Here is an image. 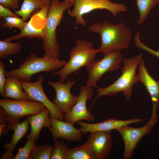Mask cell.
<instances>
[{"instance_id":"obj_1","label":"cell","mask_w":159,"mask_h":159,"mask_svg":"<svg viewBox=\"0 0 159 159\" xmlns=\"http://www.w3.org/2000/svg\"><path fill=\"white\" fill-rule=\"evenodd\" d=\"M88 30L100 35L101 42L99 49L104 54L127 48L132 36L131 29L125 23L114 24L105 20L102 23L90 25Z\"/></svg>"},{"instance_id":"obj_2","label":"cell","mask_w":159,"mask_h":159,"mask_svg":"<svg viewBox=\"0 0 159 159\" xmlns=\"http://www.w3.org/2000/svg\"><path fill=\"white\" fill-rule=\"evenodd\" d=\"M73 5L72 3L65 0L60 2L59 0H51L43 29L42 49L45 54L59 59V46L56 29L63 18L64 12Z\"/></svg>"},{"instance_id":"obj_3","label":"cell","mask_w":159,"mask_h":159,"mask_svg":"<svg viewBox=\"0 0 159 159\" xmlns=\"http://www.w3.org/2000/svg\"><path fill=\"white\" fill-rule=\"evenodd\" d=\"M143 54L122 60L123 65L122 74L113 83L105 88L98 87V94L93 100L92 105L99 97L102 96H112L120 92L123 93L125 99L128 101L132 96L133 85L137 82L136 72Z\"/></svg>"},{"instance_id":"obj_4","label":"cell","mask_w":159,"mask_h":159,"mask_svg":"<svg viewBox=\"0 0 159 159\" xmlns=\"http://www.w3.org/2000/svg\"><path fill=\"white\" fill-rule=\"evenodd\" d=\"M67 62L59 60L52 56L44 54L42 57H38L36 53H32L17 69L6 72V76H13L20 80L30 82L32 76L41 72L48 73L63 67Z\"/></svg>"},{"instance_id":"obj_5","label":"cell","mask_w":159,"mask_h":159,"mask_svg":"<svg viewBox=\"0 0 159 159\" xmlns=\"http://www.w3.org/2000/svg\"><path fill=\"white\" fill-rule=\"evenodd\" d=\"M100 52V49H96L91 42L85 39L81 40L77 39L75 46L69 52L68 61L60 70L52 74L59 75V81L63 82L71 73L86 67L95 60L96 54Z\"/></svg>"},{"instance_id":"obj_6","label":"cell","mask_w":159,"mask_h":159,"mask_svg":"<svg viewBox=\"0 0 159 159\" xmlns=\"http://www.w3.org/2000/svg\"><path fill=\"white\" fill-rule=\"evenodd\" d=\"M0 106L5 112L8 120L9 130H14L21 118L38 113L46 108L40 102L28 100H0Z\"/></svg>"},{"instance_id":"obj_7","label":"cell","mask_w":159,"mask_h":159,"mask_svg":"<svg viewBox=\"0 0 159 159\" xmlns=\"http://www.w3.org/2000/svg\"><path fill=\"white\" fill-rule=\"evenodd\" d=\"M73 6V9L69 11L68 14L70 17L75 18V28L79 24L85 27L87 22L83 15L95 10H107L115 17L120 13L127 11L128 9L124 4L114 3L110 0H75Z\"/></svg>"},{"instance_id":"obj_8","label":"cell","mask_w":159,"mask_h":159,"mask_svg":"<svg viewBox=\"0 0 159 159\" xmlns=\"http://www.w3.org/2000/svg\"><path fill=\"white\" fill-rule=\"evenodd\" d=\"M157 107L153 106L151 118L143 126L135 128L128 125L117 128V130L122 138L124 146V159H130L133 151L141 139L150 132L157 122Z\"/></svg>"},{"instance_id":"obj_9","label":"cell","mask_w":159,"mask_h":159,"mask_svg":"<svg viewBox=\"0 0 159 159\" xmlns=\"http://www.w3.org/2000/svg\"><path fill=\"white\" fill-rule=\"evenodd\" d=\"M104 55L101 59L95 60L86 67L88 74L86 85L97 88V83L104 74L119 68L122 58L120 51L112 52Z\"/></svg>"},{"instance_id":"obj_10","label":"cell","mask_w":159,"mask_h":159,"mask_svg":"<svg viewBox=\"0 0 159 159\" xmlns=\"http://www.w3.org/2000/svg\"><path fill=\"white\" fill-rule=\"evenodd\" d=\"M44 79V76L40 75L35 82H26L20 81L23 89L27 94L29 100L41 102L49 110L50 115L52 117L64 120V114L48 98L44 92L42 87Z\"/></svg>"},{"instance_id":"obj_11","label":"cell","mask_w":159,"mask_h":159,"mask_svg":"<svg viewBox=\"0 0 159 159\" xmlns=\"http://www.w3.org/2000/svg\"><path fill=\"white\" fill-rule=\"evenodd\" d=\"M93 90L86 85L80 88L77 101L70 111L64 114V121L74 125L79 120L93 121L95 117L90 110L87 107V102L93 96Z\"/></svg>"},{"instance_id":"obj_12","label":"cell","mask_w":159,"mask_h":159,"mask_svg":"<svg viewBox=\"0 0 159 159\" xmlns=\"http://www.w3.org/2000/svg\"><path fill=\"white\" fill-rule=\"evenodd\" d=\"M90 133L87 141L82 145L97 159H107L112 147L111 131H96Z\"/></svg>"},{"instance_id":"obj_13","label":"cell","mask_w":159,"mask_h":159,"mask_svg":"<svg viewBox=\"0 0 159 159\" xmlns=\"http://www.w3.org/2000/svg\"><path fill=\"white\" fill-rule=\"evenodd\" d=\"M75 81L69 80L63 84L59 80L57 82H48V84L52 86L55 92V96L53 103L60 109L64 114L68 112L76 104L78 96L73 95L71 89Z\"/></svg>"},{"instance_id":"obj_14","label":"cell","mask_w":159,"mask_h":159,"mask_svg":"<svg viewBox=\"0 0 159 159\" xmlns=\"http://www.w3.org/2000/svg\"><path fill=\"white\" fill-rule=\"evenodd\" d=\"M51 125L49 130L52 134L54 141L62 138L71 142L81 141L83 134L80 129H77L71 123L52 117L50 115Z\"/></svg>"},{"instance_id":"obj_15","label":"cell","mask_w":159,"mask_h":159,"mask_svg":"<svg viewBox=\"0 0 159 159\" xmlns=\"http://www.w3.org/2000/svg\"><path fill=\"white\" fill-rule=\"evenodd\" d=\"M146 119L140 118H132L128 120H120L114 118H109L104 121L95 123L85 122L79 120L76 123L80 126V130L83 134L96 131H111L117 128L128 125L137 123Z\"/></svg>"},{"instance_id":"obj_16","label":"cell","mask_w":159,"mask_h":159,"mask_svg":"<svg viewBox=\"0 0 159 159\" xmlns=\"http://www.w3.org/2000/svg\"><path fill=\"white\" fill-rule=\"evenodd\" d=\"M41 10H39L37 14L27 22L24 29L19 33L8 37L4 40L11 42L23 38H38L42 40L44 36L43 29L45 23L41 24L40 22H39L40 21L39 20L42 16L46 15L45 13H41Z\"/></svg>"},{"instance_id":"obj_17","label":"cell","mask_w":159,"mask_h":159,"mask_svg":"<svg viewBox=\"0 0 159 159\" xmlns=\"http://www.w3.org/2000/svg\"><path fill=\"white\" fill-rule=\"evenodd\" d=\"M137 75L138 81L143 84L151 97L153 105L158 106L159 100V81L155 80L148 72L142 57L139 62Z\"/></svg>"},{"instance_id":"obj_18","label":"cell","mask_w":159,"mask_h":159,"mask_svg":"<svg viewBox=\"0 0 159 159\" xmlns=\"http://www.w3.org/2000/svg\"><path fill=\"white\" fill-rule=\"evenodd\" d=\"M49 114L50 111L46 107L39 113L27 116L31 131L27 136V140L33 138L36 141L39 138L40 131L43 127H46L49 129L51 125Z\"/></svg>"},{"instance_id":"obj_19","label":"cell","mask_w":159,"mask_h":159,"mask_svg":"<svg viewBox=\"0 0 159 159\" xmlns=\"http://www.w3.org/2000/svg\"><path fill=\"white\" fill-rule=\"evenodd\" d=\"M20 80L13 76H6L4 87V96L13 100H28L26 92L22 90Z\"/></svg>"},{"instance_id":"obj_20","label":"cell","mask_w":159,"mask_h":159,"mask_svg":"<svg viewBox=\"0 0 159 159\" xmlns=\"http://www.w3.org/2000/svg\"><path fill=\"white\" fill-rule=\"evenodd\" d=\"M51 1V0H23L19 10H13L16 15L25 21L34 11L49 6Z\"/></svg>"},{"instance_id":"obj_21","label":"cell","mask_w":159,"mask_h":159,"mask_svg":"<svg viewBox=\"0 0 159 159\" xmlns=\"http://www.w3.org/2000/svg\"><path fill=\"white\" fill-rule=\"evenodd\" d=\"M29 124L27 118H26L21 122L18 124L14 130V132L11 138V142L5 143L3 146L4 148L10 152L14 153L17 143L28 131Z\"/></svg>"},{"instance_id":"obj_22","label":"cell","mask_w":159,"mask_h":159,"mask_svg":"<svg viewBox=\"0 0 159 159\" xmlns=\"http://www.w3.org/2000/svg\"><path fill=\"white\" fill-rule=\"evenodd\" d=\"M139 16L138 21L139 25L146 20L152 9L156 6L158 0H135Z\"/></svg>"},{"instance_id":"obj_23","label":"cell","mask_w":159,"mask_h":159,"mask_svg":"<svg viewBox=\"0 0 159 159\" xmlns=\"http://www.w3.org/2000/svg\"><path fill=\"white\" fill-rule=\"evenodd\" d=\"M66 159H97V157L82 144L67 150Z\"/></svg>"},{"instance_id":"obj_24","label":"cell","mask_w":159,"mask_h":159,"mask_svg":"<svg viewBox=\"0 0 159 159\" xmlns=\"http://www.w3.org/2000/svg\"><path fill=\"white\" fill-rule=\"evenodd\" d=\"M21 48V45L19 42L13 43L4 40H0V59L19 53Z\"/></svg>"},{"instance_id":"obj_25","label":"cell","mask_w":159,"mask_h":159,"mask_svg":"<svg viewBox=\"0 0 159 159\" xmlns=\"http://www.w3.org/2000/svg\"><path fill=\"white\" fill-rule=\"evenodd\" d=\"M35 141L33 138L27 140L24 145L19 149L14 159H32L36 146Z\"/></svg>"},{"instance_id":"obj_26","label":"cell","mask_w":159,"mask_h":159,"mask_svg":"<svg viewBox=\"0 0 159 159\" xmlns=\"http://www.w3.org/2000/svg\"><path fill=\"white\" fill-rule=\"evenodd\" d=\"M1 27L11 29L17 28L22 31L25 27L27 22L21 18L14 16L1 18Z\"/></svg>"},{"instance_id":"obj_27","label":"cell","mask_w":159,"mask_h":159,"mask_svg":"<svg viewBox=\"0 0 159 159\" xmlns=\"http://www.w3.org/2000/svg\"><path fill=\"white\" fill-rule=\"evenodd\" d=\"M53 147L42 144L36 146L32 159H51Z\"/></svg>"},{"instance_id":"obj_28","label":"cell","mask_w":159,"mask_h":159,"mask_svg":"<svg viewBox=\"0 0 159 159\" xmlns=\"http://www.w3.org/2000/svg\"><path fill=\"white\" fill-rule=\"evenodd\" d=\"M68 147L62 141H55L51 159H66V154Z\"/></svg>"},{"instance_id":"obj_29","label":"cell","mask_w":159,"mask_h":159,"mask_svg":"<svg viewBox=\"0 0 159 159\" xmlns=\"http://www.w3.org/2000/svg\"><path fill=\"white\" fill-rule=\"evenodd\" d=\"M140 32H137L134 37L133 41L136 47L138 49L145 51L159 58V50H155L142 43L140 39Z\"/></svg>"},{"instance_id":"obj_30","label":"cell","mask_w":159,"mask_h":159,"mask_svg":"<svg viewBox=\"0 0 159 159\" xmlns=\"http://www.w3.org/2000/svg\"><path fill=\"white\" fill-rule=\"evenodd\" d=\"M5 65L3 61H0V93L2 97L4 96V90L6 81Z\"/></svg>"},{"instance_id":"obj_31","label":"cell","mask_w":159,"mask_h":159,"mask_svg":"<svg viewBox=\"0 0 159 159\" xmlns=\"http://www.w3.org/2000/svg\"><path fill=\"white\" fill-rule=\"evenodd\" d=\"M0 4L13 10H16L19 8V0H0Z\"/></svg>"},{"instance_id":"obj_32","label":"cell","mask_w":159,"mask_h":159,"mask_svg":"<svg viewBox=\"0 0 159 159\" xmlns=\"http://www.w3.org/2000/svg\"><path fill=\"white\" fill-rule=\"evenodd\" d=\"M14 16L20 17L14 12H12L10 9L7 8L0 4V18Z\"/></svg>"},{"instance_id":"obj_33","label":"cell","mask_w":159,"mask_h":159,"mask_svg":"<svg viewBox=\"0 0 159 159\" xmlns=\"http://www.w3.org/2000/svg\"><path fill=\"white\" fill-rule=\"evenodd\" d=\"M8 122L6 114L2 108L0 109V126L6 125V123Z\"/></svg>"},{"instance_id":"obj_34","label":"cell","mask_w":159,"mask_h":159,"mask_svg":"<svg viewBox=\"0 0 159 159\" xmlns=\"http://www.w3.org/2000/svg\"><path fill=\"white\" fill-rule=\"evenodd\" d=\"M15 156L13 153L8 150L5 151L1 154V159H14Z\"/></svg>"},{"instance_id":"obj_35","label":"cell","mask_w":159,"mask_h":159,"mask_svg":"<svg viewBox=\"0 0 159 159\" xmlns=\"http://www.w3.org/2000/svg\"><path fill=\"white\" fill-rule=\"evenodd\" d=\"M64 0L71 2L73 4H74V3L75 1V0Z\"/></svg>"},{"instance_id":"obj_36","label":"cell","mask_w":159,"mask_h":159,"mask_svg":"<svg viewBox=\"0 0 159 159\" xmlns=\"http://www.w3.org/2000/svg\"><path fill=\"white\" fill-rule=\"evenodd\" d=\"M159 7V0H158V3Z\"/></svg>"}]
</instances>
